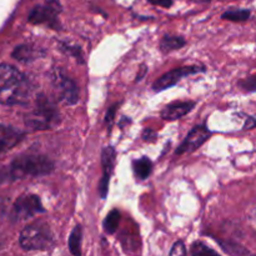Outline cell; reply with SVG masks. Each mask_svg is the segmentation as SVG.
<instances>
[{"mask_svg": "<svg viewBox=\"0 0 256 256\" xmlns=\"http://www.w3.org/2000/svg\"><path fill=\"white\" fill-rule=\"evenodd\" d=\"M30 94L32 84L22 72L9 64L0 65V104L24 105Z\"/></svg>", "mask_w": 256, "mask_h": 256, "instance_id": "cell-1", "label": "cell"}, {"mask_svg": "<svg viewBox=\"0 0 256 256\" xmlns=\"http://www.w3.org/2000/svg\"><path fill=\"white\" fill-rule=\"evenodd\" d=\"M54 170V162L44 155H20L10 165L12 179L26 176H42Z\"/></svg>", "mask_w": 256, "mask_h": 256, "instance_id": "cell-2", "label": "cell"}, {"mask_svg": "<svg viewBox=\"0 0 256 256\" xmlns=\"http://www.w3.org/2000/svg\"><path fill=\"white\" fill-rule=\"evenodd\" d=\"M28 126L35 130H46L56 126L60 122V112L52 99L39 95L35 109L25 119Z\"/></svg>", "mask_w": 256, "mask_h": 256, "instance_id": "cell-3", "label": "cell"}, {"mask_svg": "<svg viewBox=\"0 0 256 256\" xmlns=\"http://www.w3.org/2000/svg\"><path fill=\"white\" fill-rule=\"evenodd\" d=\"M54 242L50 228L42 222H35L24 228L20 232L19 244L25 252H35V250H46L52 248Z\"/></svg>", "mask_w": 256, "mask_h": 256, "instance_id": "cell-4", "label": "cell"}, {"mask_svg": "<svg viewBox=\"0 0 256 256\" xmlns=\"http://www.w3.org/2000/svg\"><path fill=\"white\" fill-rule=\"evenodd\" d=\"M62 12V4L59 0H46L39 4L29 12L28 20L34 25H48L52 29H60L59 15Z\"/></svg>", "mask_w": 256, "mask_h": 256, "instance_id": "cell-5", "label": "cell"}, {"mask_svg": "<svg viewBox=\"0 0 256 256\" xmlns=\"http://www.w3.org/2000/svg\"><path fill=\"white\" fill-rule=\"evenodd\" d=\"M50 79L55 92H58V96L64 104L75 105L79 102V90L76 84L62 69H52L50 72Z\"/></svg>", "mask_w": 256, "mask_h": 256, "instance_id": "cell-6", "label": "cell"}, {"mask_svg": "<svg viewBox=\"0 0 256 256\" xmlns=\"http://www.w3.org/2000/svg\"><path fill=\"white\" fill-rule=\"evenodd\" d=\"M42 212H44V208H42V200L36 195H22L18 198L14 204V216L16 220L29 219Z\"/></svg>", "mask_w": 256, "mask_h": 256, "instance_id": "cell-7", "label": "cell"}, {"mask_svg": "<svg viewBox=\"0 0 256 256\" xmlns=\"http://www.w3.org/2000/svg\"><path fill=\"white\" fill-rule=\"evenodd\" d=\"M205 72V68L185 66L180 68V69H174L172 70V72L162 75V78H159V79L154 82V85H152V89H154L155 92H162V90H166L169 89V88L176 85L182 78L189 76V75L192 74H196V72Z\"/></svg>", "mask_w": 256, "mask_h": 256, "instance_id": "cell-8", "label": "cell"}, {"mask_svg": "<svg viewBox=\"0 0 256 256\" xmlns=\"http://www.w3.org/2000/svg\"><path fill=\"white\" fill-rule=\"evenodd\" d=\"M210 136L209 130L202 125L192 128L176 150V155L186 154V152H192L194 150L199 149Z\"/></svg>", "mask_w": 256, "mask_h": 256, "instance_id": "cell-9", "label": "cell"}, {"mask_svg": "<svg viewBox=\"0 0 256 256\" xmlns=\"http://www.w3.org/2000/svg\"><path fill=\"white\" fill-rule=\"evenodd\" d=\"M115 152L114 148L106 146L104 148L102 152V178L99 182V194L102 199H105L109 192V182L110 176L114 170V162H115Z\"/></svg>", "mask_w": 256, "mask_h": 256, "instance_id": "cell-10", "label": "cell"}, {"mask_svg": "<svg viewBox=\"0 0 256 256\" xmlns=\"http://www.w3.org/2000/svg\"><path fill=\"white\" fill-rule=\"evenodd\" d=\"M195 108L194 102H176L166 105L162 110V118L168 122H174L189 114Z\"/></svg>", "mask_w": 256, "mask_h": 256, "instance_id": "cell-11", "label": "cell"}, {"mask_svg": "<svg viewBox=\"0 0 256 256\" xmlns=\"http://www.w3.org/2000/svg\"><path fill=\"white\" fill-rule=\"evenodd\" d=\"M24 138V132L12 126L0 125V154L12 149Z\"/></svg>", "mask_w": 256, "mask_h": 256, "instance_id": "cell-12", "label": "cell"}, {"mask_svg": "<svg viewBox=\"0 0 256 256\" xmlns=\"http://www.w3.org/2000/svg\"><path fill=\"white\" fill-rule=\"evenodd\" d=\"M42 55H44L42 50L28 44L19 45L12 52V58L20 62H32L35 59H38V58H42Z\"/></svg>", "mask_w": 256, "mask_h": 256, "instance_id": "cell-13", "label": "cell"}, {"mask_svg": "<svg viewBox=\"0 0 256 256\" xmlns=\"http://www.w3.org/2000/svg\"><path fill=\"white\" fill-rule=\"evenodd\" d=\"M132 168H134L135 176L140 180H145L150 176L152 172V162L149 158L144 156L142 159L135 160L134 164H132Z\"/></svg>", "mask_w": 256, "mask_h": 256, "instance_id": "cell-14", "label": "cell"}, {"mask_svg": "<svg viewBox=\"0 0 256 256\" xmlns=\"http://www.w3.org/2000/svg\"><path fill=\"white\" fill-rule=\"evenodd\" d=\"M185 45V40L182 36L175 35H165L160 42V49L162 52H170L172 50L180 49Z\"/></svg>", "mask_w": 256, "mask_h": 256, "instance_id": "cell-15", "label": "cell"}, {"mask_svg": "<svg viewBox=\"0 0 256 256\" xmlns=\"http://www.w3.org/2000/svg\"><path fill=\"white\" fill-rule=\"evenodd\" d=\"M82 226L80 225H76V226L72 229V234H70L69 236V249H70V252H72V255H82V250H80V248H82Z\"/></svg>", "mask_w": 256, "mask_h": 256, "instance_id": "cell-16", "label": "cell"}, {"mask_svg": "<svg viewBox=\"0 0 256 256\" xmlns=\"http://www.w3.org/2000/svg\"><path fill=\"white\" fill-rule=\"evenodd\" d=\"M120 222V212L118 210H112L104 220V230L108 234H114Z\"/></svg>", "mask_w": 256, "mask_h": 256, "instance_id": "cell-17", "label": "cell"}, {"mask_svg": "<svg viewBox=\"0 0 256 256\" xmlns=\"http://www.w3.org/2000/svg\"><path fill=\"white\" fill-rule=\"evenodd\" d=\"M250 18V10L248 9H232L228 10L222 14V19L230 22H245Z\"/></svg>", "mask_w": 256, "mask_h": 256, "instance_id": "cell-18", "label": "cell"}, {"mask_svg": "<svg viewBox=\"0 0 256 256\" xmlns=\"http://www.w3.org/2000/svg\"><path fill=\"white\" fill-rule=\"evenodd\" d=\"M60 48H62V50L64 52L74 56L78 62L84 64V58H82V49H80V46H78V45L66 44V42H60Z\"/></svg>", "mask_w": 256, "mask_h": 256, "instance_id": "cell-19", "label": "cell"}, {"mask_svg": "<svg viewBox=\"0 0 256 256\" xmlns=\"http://www.w3.org/2000/svg\"><path fill=\"white\" fill-rule=\"evenodd\" d=\"M192 255H204V254H216V252L212 249H210L209 246H206L202 242H195L192 246Z\"/></svg>", "mask_w": 256, "mask_h": 256, "instance_id": "cell-20", "label": "cell"}, {"mask_svg": "<svg viewBox=\"0 0 256 256\" xmlns=\"http://www.w3.org/2000/svg\"><path fill=\"white\" fill-rule=\"evenodd\" d=\"M240 86H242L245 92H256V75H252V76H249L246 78V79L242 80V82H240Z\"/></svg>", "mask_w": 256, "mask_h": 256, "instance_id": "cell-21", "label": "cell"}, {"mask_svg": "<svg viewBox=\"0 0 256 256\" xmlns=\"http://www.w3.org/2000/svg\"><path fill=\"white\" fill-rule=\"evenodd\" d=\"M170 255H186V249H185V245L182 242H175L172 249L170 250Z\"/></svg>", "mask_w": 256, "mask_h": 256, "instance_id": "cell-22", "label": "cell"}, {"mask_svg": "<svg viewBox=\"0 0 256 256\" xmlns=\"http://www.w3.org/2000/svg\"><path fill=\"white\" fill-rule=\"evenodd\" d=\"M150 4L158 5V6L162 8H170L172 5V0H148Z\"/></svg>", "mask_w": 256, "mask_h": 256, "instance_id": "cell-23", "label": "cell"}, {"mask_svg": "<svg viewBox=\"0 0 256 256\" xmlns=\"http://www.w3.org/2000/svg\"><path fill=\"white\" fill-rule=\"evenodd\" d=\"M115 112H116V105H112V106L108 110L106 116H105V122H106V124H109V125L112 124V119H114Z\"/></svg>", "mask_w": 256, "mask_h": 256, "instance_id": "cell-24", "label": "cell"}, {"mask_svg": "<svg viewBox=\"0 0 256 256\" xmlns=\"http://www.w3.org/2000/svg\"><path fill=\"white\" fill-rule=\"evenodd\" d=\"M250 128H256V118L250 116L248 119V122L245 124V129H250Z\"/></svg>", "mask_w": 256, "mask_h": 256, "instance_id": "cell-25", "label": "cell"}, {"mask_svg": "<svg viewBox=\"0 0 256 256\" xmlns=\"http://www.w3.org/2000/svg\"><path fill=\"white\" fill-rule=\"evenodd\" d=\"M195 2H209L210 0H195Z\"/></svg>", "mask_w": 256, "mask_h": 256, "instance_id": "cell-26", "label": "cell"}]
</instances>
